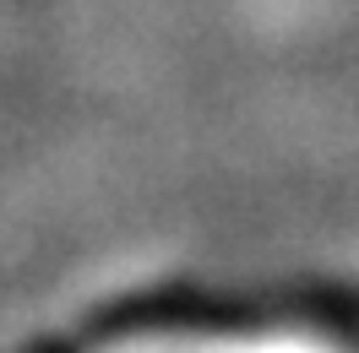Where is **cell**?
I'll use <instances>...</instances> for the list:
<instances>
[{"instance_id": "6da1fadb", "label": "cell", "mask_w": 359, "mask_h": 353, "mask_svg": "<svg viewBox=\"0 0 359 353\" xmlns=\"http://www.w3.org/2000/svg\"><path fill=\"white\" fill-rule=\"evenodd\" d=\"M55 353H359V310L299 299H185L98 321Z\"/></svg>"}]
</instances>
